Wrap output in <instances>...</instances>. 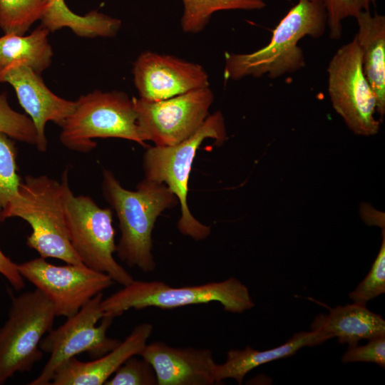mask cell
Here are the masks:
<instances>
[{
    "label": "cell",
    "mask_w": 385,
    "mask_h": 385,
    "mask_svg": "<svg viewBox=\"0 0 385 385\" xmlns=\"http://www.w3.org/2000/svg\"><path fill=\"white\" fill-rule=\"evenodd\" d=\"M135 191L123 188L114 174L103 170L102 190L119 220L120 237L116 245L119 259L128 267L153 272L152 232L159 215L175 207L178 200L168 186L144 178Z\"/></svg>",
    "instance_id": "1"
},
{
    "label": "cell",
    "mask_w": 385,
    "mask_h": 385,
    "mask_svg": "<svg viewBox=\"0 0 385 385\" xmlns=\"http://www.w3.org/2000/svg\"><path fill=\"white\" fill-rule=\"evenodd\" d=\"M327 26L322 0H299L273 30L267 46L250 53H225V78L238 81L263 75L276 78L300 70L305 58L299 41L307 36L321 37Z\"/></svg>",
    "instance_id": "2"
},
{
    "label": "cell",
    "mask_w": 385,
    "mask_h": 385,
    "mask_svg": "<svg viewBox=\"0 0 385 385\" xmlns=\"http://www.w3.org/2000/svg\"><path fill=\"white\" fill-rule=\"evenodd\" d=\"M210 302H218L225 311L238 314L255 306L248 288L235 277L181 287H173L158 280L133 279L120 290L103 299L101 309L103 317L115 318L130 309L156 307L171 309Z\"/></svg>",
    "instance_id": "3"
},
{
    "label": "cell",
    "mask_w": 385,
    "mask_h": 385,
    "mask_svg": "<svg viewBox=\"0 0 385 385\" xmlns=\"http://www.w3.org/2000/svg\"><path fill=\"white\" fill-rule=\"evenodd\" d=\"M69 186L68 170L61 181L46 175H26L21 180V201L14 217L26 221L31 228L26 245L43 258H56L68 264L84 265L69 241L65 218V197Z\"/></svg>",
    "instance_id": "4"
},
{
    "label": "cell",
    "mask_w": 385,
    "mask_h": 385,
    "mask_svg": "<svg viewBox=\"0 0 385 385\" xmlns=\"http://www.w3.org/2000/svg\"><path fill=\"white\" fill-rule=\"evenodd\" d=\"M207 138L215 140L219 145L227 140L220 111L209 115L194 134L178 144L148 147L143 162L145 178L165 184L177 197L181 207L178 222L180 233L197 241L206 239L211 229L195 219L190 211L187 201L188 180L196 152Z\"/></svg>",
    "instance_id": "5"
},
{
    "label": "cell",
    "mask_w": 385,
    "mask_h": 385,
    "mask_svg": "<svg viewBox=\"0 0 385 385\" xmlns=\"http://www.w3.org/2000/svg\"><path fill=\"white\" fill-rule=\"evenodd\" d=\"M74 111L61 125L59 138L67 148L88 153L96 138H118L146 147L140 136L133 98L125 93L96 90L81 96Z\"/></svg>",
    "instance_id": "6"
},
{
    "label": "cell",
    "mask_w": 385,
    "mask_h": 385,
    "mask_svg": "<svg viewBox=\"0 0 385 385\" xmlns=\"http://www.w3.org/2000/svg\"><path fill=\"white\" fill-rule=\"evenodd\" d=\"M8 318L0 327V384L14 374L30 371L41 360L39 345L56 317L51 301L40 289L11 295Z\"/></svg>",
    "instance_id": "7"
},
{
    "label": "cell",
    "mask_w": 385,
    "mask_h": 385,
    "mask_svg": "<svg viewBox=\"0 0 385 385\" xmlns=\"http://www.w3.org/2000/svg\"><path fill=\"white\" fill-rule=\"evenodd\" d=\"M65 218L71 247L85 265L123 286L134 279L113 257L116 245L111 208L100 207L89 196H75L68 186Z\"/></svg>",
    "instance_id": "8"
},
{
    "label": "cell",
    "mask_w": 385,
    "mask_h": 385,
    "mask_svg": "<svg viewBox=\"0 0 385 385\" xmlns=\"http://www.w3.org/2000/svg\"><path fill=\"white\" fill-rule=\"evenodd\" d=\"M103 299V292L96 294L62 325L43 337L39 347L50 357L40 374L28 384L48 385L58 369L70 359L83 352L96 359L120 344V341L107 335L114 317H103L101 309Z\"/></svg>",
    "instance_id": "9"
},
{
    "label": "cell",
    "mask_w": 385,
    "mask_h": 385,
    "mask_svg": "<svg viewBox=\"0 0 385 385\" xmlns=\"http://www.w3.org/2000/svg\"><path fill=\"white\" fill-rule=\"evenodd\" d=\"M328 93L334 111L356 135H373L380 123L374 117L376 100L362 67L356 37L341 46L328 67Z\"/></svg>",
    "instance_id": "10"
},
{
    "label": "cell",
    "mask_w": 385,
    "mask_h": 385,
    "mask_svg": "<svg viewBox=\"0 0 385 385\" xmlns=\"http://www.w3.org/2000/svg\"><path fill=\"white\" fill-rule=\"evenodd\" d=\"M133 100L142 140L170 146L188 138L202 125L209 115L214 94L208 86L164 100Z\"/></svg>",
    "instance_id": "11"
},
{
    "label": "cell",
    "mask_w": 385,
    "mask_h": 385,
    "mask_svg": "<svg viewBox=\"0 0 385 385\" xmlns=\"http://www.w3.org/2000/svg\"><path fill=\"white\" fill-rule=\"evenodd\" d=\"M17 268L51 301L56 316L66 318L115 282L108 274L85 265H55L41 257L17 264Z\"/></svg>",
    "instance_id": "12"
},
{
    "label": "cell",
    "mask_w": 385,
    "mask_h": 385,
    "mask_svg": "<svg viewBox=\"0 0 385 385\" xmlns=\"http://www.w3.org/2000/svg\"><path fill=\"white\" fill-rule=\"evenodd\" d=\"M133 73L140 98L149 101L164 100L210 86L208 74L201 65L149 51L136 58Z\"/></svg>",
    "instance_id": "13"
},
{
    "label": "cell",
    "mask_w": 385,
    "mask_h": 385,
    "mask_svg": "<svg viewBox=\"0 0 385 385\" xmlns=\"http://www.w3.org/2000/svg\"><path fill=\"white\" fill-rule=\"evenodd\" d=\"M10 84L19 102L32 120L36 131V146L40 152L47 149L45 126L51 121L60 127L74 111L76 101L62 98L44 83L40 74L19 62L0 69V83Z\"/></svg>",
    "instance_id": "14"
},
{
    "label": "cell",
    "mask_w": 385,
    "mask_h": 385,
    "mask_svg": "<svg viewBox=\"0 0 385 385\" xmlns=\"http://www.w3.org/2000/svg\"><path fill=\"white\" fill-rule=\"evenodd\" d=\"M140 356L153 366L158 385L217 384L210 349L174 347L156 341L147 344Z\"/></svg>",
    "instance_id": "15"
},
{
    "label": "cell",
    "mask_w": 385,
    "mask_h": 385,
    "mask_svg": "<svg viewBox=\"0 0 385 385\" xmlns=\"http://www.w3.org/2000/svg\"><path fill=\"white\" fill-rule=\"evenodd\" d=\"M153 326L142 323L108 353L90 361L73 357L55 373L51 385H102L130 356L140 355L147 344ZM49 384V385H50Z\"/></svg>",
    "instance_id": "16"
},
{
    "label": "cell",
    "mask_w": 385,
    "mask_h": 385,
    "mask_svg": "<svg viewBox=\"0 0 385 385\" xmlns=\"http://www.w3.org/2000/svg\"><path fill=\"white\" fill-rule=\"evenodd\" d=\"M328 314L317 315L311 324L313 331L329 339L337 337L340 344L355 346L362 339L385 335V320L367 309L366 304L354 302L328 307Z\"/></svg>",
    "instance_id": "17"
},
{
    "label": "cell",
    "mask_w": 385,
    "mask_h": 385,
    "mask_svg": "<svg viewBox=\"0 0 385 385\" xmlns=\"http://www.w3.org/2000/svg\"><path fill=\"white\" fill-rule=\"evenodd\" d=\"M328 339L326 335L312 330L297 332L284 344L267 350L259 351L251 346H246L243 349H230L227 353L225 361L215 365L217 384L226 379H233L238 384H242L245 375L253 369L290 356L304 346L319 345Z\"/></svg>",
    "instance_id": "18"
},
{
    "label": "cell",
    "mask_w": 385,
    "mask_h": 385,
    "mask_svg": "<svg viewBox=\"0 0 385 385\" xmlns=\"http://www.w3.org/2000/svg\"><path fill=\"white\" fill-rule=\"evenodd\" d=\"M355 35L360 47L362 67L376 100V112L382 120L385 113V16L370 11L356 18Z\"/></svg>",
    "instance_id": "19"
},
{
    "label": "cell",
    "mask_w": 385,
    "mask_h": 385,
    "mask_svg": "<svg viewBox=\"0 0 385 385\" xmlns=\"http://www.w3.org/2000/svg\"><path fill=\"white\" fill-rule=\"evenodd\" d=\"M50 31L40 26L29 35L4 34L0 37V69L19 62L40 74L51 63L53 51Z\"/></svg>",
    "instance_id": "20"
},
{
    "label": "cell",
    "mask_w": 385,
    "mask_h": 385,
    "mask_svg": "<svg viewBox=\"0 0 385 385\" xmlns=\"http://www.w3.org/2000/svg\"><path fill=\"white\" fill-rule=\"evenodd\" d=\"M41 21V26L50 32L67 27L84 38L100 37L106 29L103 13L92 11L84 16L78 15L71 11L64 0H50L48 10Z\"/></svg>",
    "instance_id": "21"
},
{
    "label": "cell",
    "mask_w": 385,
    "mask_h": 385,
    "mask_svg": "<svg viewBox=\"0 0 385 385\" xmlns=\"http://www.w3.org/2000/svg\"><path fill=\"white\" fill-rule=\"evenodd\" d=\"M16 155L15 140L0 132V223L13 217L21 201Z\"/></svg>",
    "instance_id": "22"
},
{
    "label": "cell",
    "mask_w": 385,
    "mask_h": 385,
    "mask_svg": "<svg viewBox=\"0 0 385 385\" xmlns=\"http://www.w3.org/2000/svg\"><path fill=\"white\" fill-rule=\"evenodd\" d=\"M184 10L180 19L185 33L201 32L212 14L226 10H259L266 6L265 0H182Z\"/></svg>",
    "instance_id": "23"
},
{
    "label": "cell",
    "mask_w": 385,
    "mask_h": 385,
    "mask_svg": "<svg viewBox=\"0 0 385 385\" xmlns=\"http://www.w3.org/2000/svg\"><path fill=\"white\" fill-rule=\"evenodd\" d=\"M50 0H0V29L4 34L24 35L41 20Z\"/></svg>",
    "instance_id": "24"
},
{
    "label": "cell",
    "mask_w": 385,
    "mask_h": 385,
    "mask_svg": "<svg viewBox=\"0 0 385 385\" xmlns=\"http://www.w3.org/2000/svg\"><path fill=\"white\" fill-rule=\"evenodd\" d=\"M0 132L15 140L36 143V131L32 120L10 106L5 92L0 93Z\"/></svg>",
    "instance_id": "25"
},
{
    "label": "cell",
    "mask_w": 385,
    "mask_h": 385,
    "mask_svg": "<svg viewBox=\"0 0 385 385\" xmlns=\"http://www.w3.org/2000/svg\"><path fill=\"white\" fill-rule=\"evenodd\" d=\"M385 292V230L379 253L365 278L349 296L354 302L366 304Z\"/></svg>",
    "instance_id": "26"
},
{
    "label": "cell",
    "mask_w": 385,
    "mask_h": 385,
    "mask_svg": "<svg viewBox=\"0 0 385 385\" xmlns=\"http://www.w3.org/2000/svg\"><path fill=\"white\" fill-rule=\"evenodd\" d=\"M327 15L329 37L340 38L342 21L348 17H354L362 11H370L376 0H322Z\"/></svg>",
    "instance_id": "27"
},
{
    "label": "cell",
    "mask_w": 385,
    "mask_h": 385,
    "mask_svg": "<svg viewBox=\"0 0 385 385\" xmlns=\"http://www.w3.org/2000/svg\"><path fill=\"white\" fill-rule=\"evenodd\" d=\"M105 385H156L157 377L151 364L143 357H129L108 379Z\"/></svg>",
    "instance_id": "28"
},
{
    "label": "cell",
    "mask_w": 385,
    "mask_h": 385,
    "mask_svg": "<svg viewBox=\"0 0 385 385\" xmlns=\"http://www.w3.org/2000/svg\"><path fill=\"white\" fill-rule=\"evenodd\" d=\"M363 346H349L342 357L344 363L371 362L379 366H385V335L368 339Z\"/></svg>",
    "instance_id": "29"
},
{
    "label": "cell",
    "mask_w": 385,
    "mask_h": 385,
    "mask_svg": "<svg viewBox=\"0 0 385 385\" xmlns=\"http://www.w3.org/2000/svg\"><path fill=\"white\" fill-rule=\"evenodd\" d=\"M0 274L2 275L16 290L24 287V277L19 273L17 264L5 255L0 249Z\"/></svg>",
    "instance_id": "30"
}]
</instances>
